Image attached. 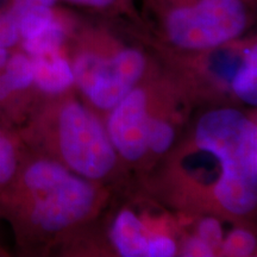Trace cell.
Masks as SVG:
<instances>
[{"mask_svg":"<svg viewBox=\"0 0 257 257\" xmlns=\"http://www.w3.org/2000/svg\"><path fill=\"white\" fill-rule=\"evenodd\" d=\"M195 144L219 161L221 173L213 193L231 214L245 216L257 204V128L234 108L208 111L195 127Z\"/></svg>","mask_w":257,"mask_h":257,"instance_id":"6da1fadb","label":"cell"},{"mask_svg":"<svg viewBox=\"0 0 257 257\" xmlns=\"http://www.w3.org/2000/svg\"><path fill=\"white\" fill-rule=\"evenodd\" d=\"M31 198L30 219L44 232H60L91 212L95 191L87 180L72 174L55 161L31 163L23 175Z\"/></svg>","mask_w":257,"mask_h":257,"instance_id":"7a4b0ae2","label":"cell"},{"mask_svg":"<svg viewBox=\"0 0 257 257\" xmlns=\"http://www.w3.org/2000/svg\"><path fill=\"white\" fill-rule=\"evenodd\" d=\"M59 143L66 165L85 179H102L117 162L106 128L79 102H68L60 112Z\"/></svg>","mask_w":257,"mask_h":257,"instance_id":"3957f363","label":"cell"},{"mask_svg":"<svg viewBox=\"0 0 257 257\" xmlns=\"http://www.w3.org/2000/svg\"><path fill=\"white\" fill-rule=\"evenodd\" d=\"M146 57L138 49L126 48L111 57L83 53L72 66L74 82L95 107L110 111L142 78Z\"/></svg>","mask_w":257,"mask_h":257,"instance_id":"277c9868","label":"cell"},{"mask_svg":"<svg viewBox=\"0 0 257 257\" xmlns=\"http://www.w3.org/2000/svg\"><path fill=\"white\" fill-rule=\"evenodd\" d=\"M110 111L106 131L114 150L131 162L141 160L148 152L147 93L135 87Z\"/></svg>","mask_w":257,"mask_h":257,"instance_id":"5b68a950","label":"cell"},{"mask_svg":"<svg viewBox=\"0 0 257 257\" xmlns=\"http://www.w3.org/2000/svg\"><path fill=\"white\" fill-rule=\"evenodd\" d=\"M32 82L41 91L57 94L68 89L74 82L72 66L60 51L30 56Z\"/></svg>","mask_w":257,"mask_h":257,"instance_id":"8992f818","label":"cell"},{"mask_svg":"<svg viewBox=\"0 0 257 257\" xmlns=\"http://www.w3.org/2000/svg\"><path fill=\"white\" fill-rule=\"evenodd\" d=\"M110 239L123 257H146L149 237L142 221L130 210L118 214L110 231Z\"/></svg>","mask_w":257,"mask_h":257,"instance_id":"52a82bcc","label":"cell"},{"mask_svg":"<svg viewBox=\"0 0 257 257\" xmlns=\"http://www.w3.org/2000/svg\"><path fill=\"white\" fill-rule=\"evenodd\" d=\"M231 87L240 100L250 106L257 105V49L252 47L244 50L240 66L234 73Z\"/></svg>","mask_w":257,"mask_h":257,"instance_id":"ba28073f","label":"cell"},{"mask_svg":"<svg viewBox=\"0 0 257 257\" xmlns=\"http://www.w3.org/2000/svg\"><path fill=\"white\" fill-rule=\"evenodd\" d=\"M21 40L29 38L41 34L51 27L57 21L53 8L49 6H31L25 9L18 15Z\"/></svg>","mask_w":257,"mask_h":257,"instance_id":"9c48e42d","label":"cell"},{"mask_svg":"<svg viewBox=\"0 0 257 257\" xmlns=\"http://www.w3.org/2000/svg\"><path fill=\"white\" fill-rule=\"evenodd\" d=\"M66 40V30L62 23L56 21L51 27L42 31L36 36L23 40V49L29 56L42 55V54L60 51L63 42Z\"/></svg>","mask_w":257,"mask_h":257,"instance_id":"30bf717a","label":"cell"},{"mask_svg":"<svg viewBox=\"0 0 257 257\" xmlns=\"http://www.w3.org/2000/svg\"><path fill=\"white\" fill-rule=\"evenodd\" d=\"M4 73L12 91H23L32 83V66L30 56L25 54H15L9 56Z\"/></svg>","mask_w":257,"mask_h":257,"instance_id":"8fae6325","label":"cell"},{"mask_svg":"<svg viewBox=\"0 0 257 257\" xmlns=\"http://www.w3.org/2000/svg\"><path fill=\"white\" fill-rule=\"evenodd\" d=\"M175 140V130L168 121L150 117L148 128V150L155 154H165Z\"/></svg>","mask_w":257,"mask_h":257,"instance_id":"7c38bea8","label":"cell"},{"mask_svg":"<svg viewBox=\"0 0 257 257\" xmlns=\"http://www.w3.org/2000/svg\"><path fill=\"white\" fill-rule=\"evenodd\" d=\"M223 255L233 257L251 256L256 249V238L249 231L233 230L220 245Z\"/></svg>","mask_w":257,"mask_h":257,"instance_id":"4fadbf2b","label":"cell"},{"mask_svg":"<svg viewBox=\"0 0 257 257\" xmlns=\"http://www.w3.org/2000/svg\"><path fill=\"white\" fill-rule=\"evenodd\" d=\"M17 169V154L14 143L0 131V185L8 184Z\"/></svg>","mask_w":257,"mask_h":257,"instance_id":"5bb4252c","label":"cell"},{"mask_svg":"<svg viewBox=\"0 0 257 257\" xmlns=\"http://www.w3.org/2000/svg\"><path fill=\"white\" fill-rule=\"evenodd\" d=\"M21 41L18 16L9 9L0 14V48L10 49Z\"/></svg>","mask_w":257,"mask_h":257,"instance_id":"9a60e30c","label":"cell"},{"mask_svg":"<svg viewBox=\"0 0 257 257\" xmlns=\"http://www.w3.org/2000/svg\"><path fill=\"white\" fill-rule=\"evenodd\" d=\"M198 237L216 251L223 243V229L216 218H204L198 225Z\"/></svg>","mask_w":257,"mask_h":257,"instance_id":"2e32d148","label":"cell"},{"mask_svg":"<svg viewBox=\"0 0 257 257\" xmlns=\"http://www.w3.org/2000/svg\"><path fill=\"white\" fill-rule=\"evenodd\" d=\"M176 253V244L167 236L149 237L146 257H172Z\"/></svg>","mask_w":257,"mask_h":257,"instance_id":"e0dca14e","label":"cell"},{"mask_svg":"<svg viewBox=\"0 0 257 257\" xmlns=\"http://www.w3.org/2000/svg\"><path fill=\"white\" fill-rule=\"evenodd\" d=\"M70 4L83 6L96 11H128L130 10V0H66Z\"/></svg>","mask_w":257,"mask_h":257,"instance_id":"ac0fdd59","label":"cell"},{"mask_svg":"<svg viewBox=\"0 0 257 257\" xmlns=\"http://www.w3.org/2000/svg\"><path fill=\"white\" fill-rule=\"evenodd\" d=\"M214 252L216 251L198 236L186 240L182 250V255L186 257H212Z\"/></svg>","mask_w":257,"mask_h":257,"instance_id":"d6986e66","label":"cell"},{"mask_svg":"<svg viewBox=\"0 0 257 257\" xmlns=\"http://www.w3.org/2000/svg\"><path fill=\"white\" fill-rule=\"evenodd\" d=\"M9 60V53L8 49H4V48H0V101L4 100V99L8 98V96L11 94L12 89L10 87L8 80H6L4 68L5 64Z\"/></svg>","mask_w":257,"mask_h":257,"instance_id":"ffe728a7","label":"cell"},{"mask_svg":"<svg viewBox=\"0 0 257 257\" xmlns=\"http://www.w3.org/2000/svg\"><path fill=\"white\" fill-rule=\"evenodd\" d=\"M56 3L57 0H12V6L10 9L18 16L22 11H24L28 8H31V6H49V8H54Z\"/></svg>","mask_w":257,"mask_h":257,"instance_id":"44dd1931","label":"cell"}]
</instances>
